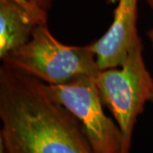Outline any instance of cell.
I'll list each match as a JSON object with an SVG mask.
<instances>
[{"instance_id":"1","label":"cell","mask_w":153,"mask_h":153,"mask_svg":"<svg viewBox=\"0 0 153 153\" xmlns=\"http://www.w3.org/2000/svg\"><path fill=\"white\" fill-rule=\"evenodd\" d=\"M0 118V140L9 153H95L79 121L46 83L4 64Z\"/></svg>"},{"instance_id":"2","label":"cell","mask_w":153,"mask_h":153,"mask_svg":"<svg viewBox=\"0 0 153 153\" xmlns=\"http://www.w3.org/2000/svg\"><path fill=\"white\" fill-rule=\"evenodd\" d=\"M3 64L49 85L66 84L100 71L88 48L67 46L56 40L47 25L38 27L27 44L10 52Z\"/></svg>"},{"instance_id":"3","label":"cell","mask_w":153,"mask_h":153,"mask_svg":"<svg viewBox=\"0 0 153 153\" xmlns=\"http://www.w3.org/2000/svg\"><path fill=\"white\" fill-rule=\"evenodd\" d=\"M94 81L103 104L112 113L131 146L137 117L146 102L150 100L153 88V79L143 60L142 43L139 35L123 65L100 70Z\"/></svg>"},{"instance_id":"4","label":"cell","mask_w":153,"mask_h":153,"mask_svg":"<svg viewBox=\"0 0 153 153\" xmlns=\"http://www.w3.org/2000/svg\"><path fill=\"white\" fill-rule=\"evenodd\" d=\"M47 85L49 93L81 123L95 153H129L131 146L120 128L103 110L94 76H82L60 85Z\"/></svg>"},{"instance_id":"5","label":"cell","mask_w":153,"mask_h":153,"mask_svg":"<svg viewBox=\"0 0 153 153\" xmlns=\"http://www.w3.org/2000/svg\"><path fill=\"white\" fill-rule=\"evenodd\" d=\"M51 0H0V58L27 44L47 25Z\"/></svg>"},{"instance_id":"6","label":"cell","mask_w":153,"mask_h":153,"mask_svg":"<svg viewBox=\"0 0 153 153\" xmlns=\"http://www.w3.org/2000/svg\"><path fill=\"white\" fill-rule=\"evenodd\" d=\"M138 0H118L114 18L107 32L96 42L88 45L100 70L123 65L134 38Z\"/></svg>"},{"instance_id":"7","label":"cell","mask_w":153,"mask_h":153,"mask_svg":"<svg viewBox=\"0 0 153 153\" xmlns=\"http://www.w3.org/2000/svg\"><path fill=\"white\" fill-rule=\"evenodd\" d=\"M148 1V4H150V6L152 7L153 9V0H147ZM147 35L149 38H150V40H151V43L152 44V47H153V29L152 30H150L149 32L147 33Z\"/></svg>"},{"instance_id":"8","label":"cell","mask_w":153,"mask_h":153,"mask_svg":"<svg viewBox=\"0 0 153 153\" xmlns=\"http://www.w3.org/2000/svg\"><path fill=\"white\" fill-rule=\"evenodd\" d=\"M0 153H9L7 149H6L5 146L2 140H0Z\"/></svg>"},{"instance_id":"9","label":"cell","mask_w":153,"mask_h":153,"mask_svg":"<svg viewBox=\"0 0 153 153\" xmlns=\"http://www.w3.org/2000/svg\"><path fill=\"white\" fill-rule=\"evenodd\" d=\"M150 101H152L153 103V88H152V95H151V98H150Z\"/></svg>"}]
</instances>
